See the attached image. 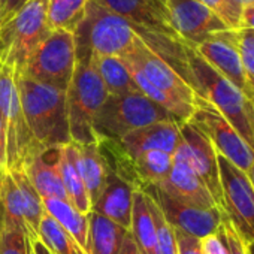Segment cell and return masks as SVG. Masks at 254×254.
<instances>
[{
	"label": "cell",
	"instance_id": "9c48e42d",
	"mask_svg": "<svg viewBox=\"0 0 254 254\" xmlns=\"http://www.w3.org/2000/svg\"><path fill=\"white\" fill-rule=\"evenodd\" d=\"M223 211L245 244L254 242V187L247 172L217 154Z\"/></svg>",
	"mask_w": 254,
	"mask_h": 254
},
{
	"label": "cell",
	"instance_id": "4fadbf2b",
	"mask_svg": "<svg viewBox=\"0 0 254 254\" xmlns=\"http://www.w3.org/2000/svg\"><path fill=\"white\" fill-rule=\"evenodd\" d=\"M159 205L168 223L178 230H183L197 239H203L209 235H214L221 227V223L226 217L224 211L218 206L214 208H199L181 203L154 186L144 189Z\"/></svg>",
	"mask_w": 254,
	"mask_h": 254
},
{
	"label": "cell",
	"instance_id": "ab89813d",
	"mask_svg": "<svg viewBox=\"0 0 254 254\" xmlns=\"http://www.w3.org/2000/svg\"><path fill=\"white\" fill-rule=\"evenodd\" d=\"M239 29H248L254 30V2L242 6L241 14V27Z\"/></svg>",
	"mask_w": 254,
	"mask_h": 254
},
{
	"label": "cell",
	"instance_id": "83f0119b",
	"mask_svg": "<svg viewBox=\"0 0 254 254\" xmlns=\"http://www.w3.org/2000/svg\"><path fill=\"white\" fill-rule=\"evenodd\" d=\"M133 160V168L138 175V180L142 186V190L148 186H159L171 174L174 165V156L165 151H145L138 154Z\"/></svg>",
	"mask_w": 254,
	"mask_h": 254
},
{
	"label": "cell",
	"instance_id": "f35d334b",
	"mask_svg": "<svg viewBox=\"0 0 254 254\" xmlns=\"http://www.w3.org/2000/svg\"><path fill=\"white\" fill-rule=\"evenodd\" d=\"M8 172L6 168V135H5V124L2 114H0V181L3 175Z\"/></svg>",
	"mask_w": 254,
	"mask_h": 254
},
{
	"label": "cell",
	"instance_id": "ee69618b",
	"mask_svg": "<svg viewBox=\"0 0 254 254\" xmlns=\"http://www.w3.org/2000/svg\"><path fill=\"white\" fill-rule=\"evenodd\" d=\"M245 247H247V253L248 254H254V242L245 244Z\"/></svg>",
	"mask_w": 254,
	"mask_h": 254
},
{
	"label": "cell",
	"instance_id": "d6a6232c",
	"mask_svg": "<svg viewBox=\"0 0 254 254\" xmlns=\"http://www.w3.org/2000/svg\"><path fill=\"white\" fill-rule=\"evenodd\" d=\"M197 2L217 14L230 30H238L241 27L242 5L236 0H197Z\"/></svg>",
	"mask_w": 254,
	"mask_h": 254
},
{
	"label": "cell",
	"instance_id": "7bdbcfd3",
	"mask_svg": "<svg viewBox=\"0 0 254 254\" xmlns=\"http://www.w3.org/2000/svg\"><path fill=\"white\" fill-rule=\"evenodd\" d=\"M247 175H248V178H250V181H251V184H253V187H254V165L248 169Z\"/></svg>",
	"mask_w": 254,
	"mask_h": 254
},
{
	"label": "cell",
	"instance_id": "7a4b0ae2",
	"mask_svg": "<svg viewBox=\"0 0 254 254\" xmlns=\"http://www.w3.org/2000/svg\"><path fill=\"white\" fill-rule=\"evenodd\" d=\"M20 102L35 141L42 148L72 142L66 117V91L15 72Z\"/></svg>",
	"mask_w": 254,
	"mask_h": 254
},
{
	"label": "cell",
	"instance_id": "8992f818",
	"mask_svg": "<svg viewBox=\"0 0 254 254\" xmlns=\"http://www.w3.org/2000/svg\"><path fill=\"white\" fill-rule=\"evenodd\" d=\"M168 120L175 118L141 91L123 96H108L96 115L94 132L97 138L120 141L127 133L141 127Z\"/></svg>",
	"mask_w": 254,
	"mask_h": 254
},
{
	"label": "cell",
	"instance_id": "836d02e7",
	"mask_svg": "<svg viewBox=\"0 0 254 254\" xmlns=\"http://www.w3.org/2000/svg\"><path fill=\"white\" fill-rule=\"evenodd\" d=\"M221 230L224 233V239H226V245H227V253L229 254H248L245 242L241 239L238 232L233 229V226L227 220V217H224V220L221 223Z\"/></svg>",
	"mask_w": 254,
	"mask_h": 254
},
{
	"label": "cell",
	"instance_id": "ffe728a7",
	"mask_svg": "<svg viewBox=\"0 0 254 254\" xmlns=\"http://www.w3.org/2000/svg\"><path fill=\"white\" fill-rule=\"evenodd\" d=\"M23 171L42 199L54 197L69 202L60 175V147L38 151L24 165Z\"/></svg>",
	"mask_w": 254,
	"mask_h": 254
},
{
	"label": "cell",
	"instance_id": "484cf974",
	"mask_svg": "<svg viewBox=\"0 0 254 254\" xmlns=\"http://www.w3.org/2000/svg\"><path fill=\"white\" fill-rule=\"evenodd\" d=\"M96 69L103 81V85L109 96H123L139 91L129 69H127L126 63L120 57L112 56H93Z\"/></svg>",
	"mask_w": 254,
	"mask_h": 254
},
{
	"label": "cell",
	"instance_id": "d4e9b609",
	"mask_svg": "<svg viewBox=\"0 0 254 254\" xmlns=\"http://www.w3.org/2000/svg\"><path fill=\"white\" fill-rule=\"evenodd\" d=\"M45 212L51 215L85 250L88 244V214H81L70 202L63 199H42Z\"/></svg>",
	"mask_w": 254,
	"mask_h": 254
},
{
	"label": "cell",
	"instance_id": "d590c367",
	"mask_svg": "<svg viewBox=\"0 0 254 254\" xmlns=\"http://www.w3.org/2000/svg\"><path fill=\"white\" fill-rule=\"evenodd\" d=\"M200 245H202L203 254H229L226 239H224V233H223L221 227L218 229L217 233L200 239Z\"/></svg>",
	"mask_w": 254,
	"mask_h": 254
},
{
	"label": "cell",
	"instance_id": "e0dca14e",
	"mask_svg": "<svg viewBox=\"0 0 254 254\" xmlns=\"http://www.w3.org/2000/svg\"><path fill=\"white\" fill-rule=\"evenodd\" d=\"M196 51L247 97L254 99L238 45L236 30H226L194 47Z\"/></svg>",
	"mask_w": 254,
	"mask_h": 254
},
{
	"label": "cell",
	"instance_id": "603a6c76",
	"mask_svg": "<svg viewBox=\"0 0 254 254\" xmlns=\"http://www.w3.org/2000/svg\"><path fill=\"white\" fill-rule=\"evenodd\" d=\"M127 232L94 211L88 212L87 254H118Z\"/></svg>",
	"mask_w": 254,
	"mask_h": 254
},
{
	"label": "cell",
	"instance_id": "7c38bea8",
	"mask_svg": "<svg viewBox=\"0 0 254 254\" xmlns=\"http://www.w3.org/2000/svg\"><path fill=\"white\" fill-rule=\"evenodd\" d=\"M180 130L181 144L178 145L174 159L184 160L194 171V174L211 193L217 206L223 209V191L220 184L217 151L214 145L190 121L183 123Z\"/></svg>",
	"mask_w": 254,
	"mask_h": 254
},
{
	"label": "cell",
	"instance_id": "cb8c5ba5",
	"mask_svg": "<svg viewBox=\"0 0 254 254\" xmlns=\"http://www.w3.org/2000/svg\"><path fill=\"white\" fill-rule=\"evenodd\" d=\"M76 148H78L79 172L85 184V189L88 191V196L91 200V209H93L94 203L99 200L100 194L105 190L108 171L102 159V154L99 151L97 141L91 144H82V145L76 144Z\"/></svg>",
	"mask_w": 254,
	"mask_h": 254
},
{
	"label": "cell",
	"instance_id": "2e32d148",
	"mask_svg": "<svg viewBox=\"0 0 254 254\" xmlns=\"http://www.w3.org/2000/svg\"><path fill=\"white\" fill-rule=\"evenodd\" d=\"M105 8L129 21L138 35H159L171 39H180L175 33L166 0H96Z\"/></svg>",
	"mask_w": 254,
	"mask_h": 254
},
{
	"label": "cell",
	"instance_id": "30bf717a",
	"mask_svg": "<svg viewBox=\"0 0 254 254\" xmlns=\"http://www.w3.org/2000/svg\"><path fill=\"white\" fill-rule=\"evenodd\" d=\"M211 141L217 154L244 172L254 165V151L235 130V127L206 100L196 96L194 112L189 120Z\"/></svg>",
	"mask_w": 254,
	"mask_h": 254
},
{
	"label": "cell",
	"instance_id": "44dd1931",
	"mask_svg": "<svg viewBox=\"0 0 254 254\" xmlns=\"http://www.w3.org/2000/svg\"><path fill=\"white\" fill-rule=\"evenodd\" d=\"M135 190L138 189H135L130 183L108 171L105 190L91 211L109 218L126 230H130Z\"/></svg>",
	"mask_w": 254,
	"mask_h": 254
},
{
	"label": "cell",
	"instance_id": "c3c4849f",
	"mask_svg": "<svg viewBox=\"0 0 254 254\" xmlns=\"http://www.w3.org/2000/svg\"><path fill=\"white\" fill-rule=\"evenodd\" d=\"M0 66H2V62H0Z\"/></svg>",
	"mask_w": 254,
	"mask_h": 254
},
{
	"label": "cell",
	"instance_id": "7402d4cb",
	"mask_svg": "<svg viewBox=\"0 0 254 254\" xmlns=\"http://www.w3.org/2000/svg\"><path fill=\"white\" fill-rule=\"evenodd\" d=\"M60 175L69 202L84 215L91 212V200L78 166V148L75 142L60 145Z\"/></svg>",
	"mask_w": 254,
	"mask_h": 254
},
{
	"label": "cell",
	"instance_id": "60d3db41",
	"mask_svg": "<svg viewBox=\"0 0 254 254\" xmlns=\"http://www.w3.org/2000/svg\"><path fill=\"white\" fill-rule=\"evenodd\" d=\"M118 254H142L130 232H127V235L124 236V241L121 244V248H120Z\"/></svg>",
	"mask_w": 254,
	"mask_h": 254
},
{
	"label": "cell",
	"instance_id": "9a60e30c",
	"mask_svg": "<svg viewBox=\"0 0 254 254\" xmlns=\"http://www.w3.org/2000/svg\"><path fill=\"white\" fill-rule=\"evenodd\" d=\"M171 24L180 39L199 45L211 36L230 30L223 20L197 0H166Z\"/></svg>",
	"mask_w": 254,
	"mask_h": 254
},
{
	"label": "cell",
	"instance_id": "b9f144b4",
	"mask_svg": "<svg viewBox=\"0 0 254 254\" xmlns=\"http://www.w3.org/2000/svg\"><path fill=\"white\" fill-rule=\"evenodd\" d=\"M32 250H33V253L35 254H54L41 239L39 241H35V242H32Z\"/></svg>",
	"mask_w": 254,
	"mask_h": 254
},
{
	"label": "cell",
	"instance_id": "277c9868",
	"mask_svg": "<svg viewBox=\"0 0 254 254\" xmlns=\"http://www.w3.org/2000/svg\"><path fill=\"white\" fill-rule=\"evenodd\" d=\"M108 96L93 57L88 54L76 59L75 72L66 90V117L72 142L82 145L97 141L94 120Z\"/></svg>",
	"mask_w": 254,
	"mask_h": 254
},
{
	"label": "cell",
	"instance_id": "7dc6e473",
	"mask_svg": "<svg viewBox=\"0 0 254 254\" xmlns=\"http://www.w3.org/2000/svg\"><path fill=\"white\" fill-rule=\"evenodd\" d=\"M30 254H35V253H33V250H32V251H30Z\"/></svg>",
	"mask_w": 254,
	"mask_h": 254
},
{
	"label": "cell",
	"instance_id": "6da1fadb",
	"mask_svg": "<svg viewBox=\"0 0 254 254\" xmlns=\"http://www.w3.org/2000/svg\"><path fill=\"white\" fill-rule=\"evenodd\" d=\"M187 78L196 96L211 103L241 135L254 151V109L253 99L247 97L220 72H217L194 48L184 42Z\"/></svg>",
	"mask_w": 254,
	"mask_h": 254
},
{
	"label": "cell",
	"instance_id": "4316f807",
	"mask_svg": "<svg viewBox=\"0 0 254 254\" xmlns=\"http://www.w3.org/2000/svg\"><path fill=\"white\" fill-rule=\"evenodd\" d=\"M129 232L132 233L142 254H157L156 227L147 203L145 193L142 190H135L133 193L132 226Z\"/></svg>",
	"mask_w": 254,
	"mask_h": 254
},
{
	"label": "cell",
	"instance_id": "3957f363",
	"mask_svg": "<svg viewBox=\"0 0 254 254\" xmlns=\"http://www.w3.org/2000/svg\"><path fill=\"white\" fill-rule=\"evenodd\" d=\"M76 59L93 56L121 57L139 39L138 30L123 17L88 0L81 20L73 29Z\"/></svg>",
	"mask_w": 254,
	"mask_h": 254
},
{
	"label": "cell",
	"instance_id": "f546056e",
	"mask_svg": "<svg viewBox=\"0 0 254 254\" xmlns=\"http://www.w3.org/2000/svg\"><path fill=\"white\" fill-rule=\"evenodd\" d=\"M32 242L21 224L0 206V254H30Z\"/></svg>",
	"mask_w": 254,
	"mask_h": 254
},
{
	"label": "cell",
	"instance_id": "ac0fdd59",
	"mask_svg": "<svg viewBox=\"0 0 254 254\" xmlns=\"http://www.w3.org/2000/svg\"><path fill=\"white\" fill-rule=\"evenodd\" d=\"M181 124L175 120L157 121L127 133L120 139V144L132 159L141 153L157 150L175 154L181 144Z\"/></svg>",
	"mask_w": 254,
	"mask_h": 254
},
{
	"label": "cell",
	"instance_id": "f1b7e54d",
	"mask_svg": "<svg viewBox=\"0 0 254 254\" xmlns=\"http://www.w3.org/2000/svg\"><path fill=\"white\" fill-rule=\"evenodd\" d=\"M41 241L54 253V254H87L85 250L69 235L51 215L45 212L41 227H39Z\"/></svg>",
	"mask_w": 254,
	"mask_h": 254
},
{
	"label": "cell",
	"instance_id": "f6af8a7d",
	"mask_svg": "<svg viewBox=\"0 0 254 254\" xmlns=\"http://www.w3.org/2000/svg\"><path fill=\"white\" fill-rule=\"evenodd\" d=\"M238 3H241L242 6H245V5H248V3H251V2H254V0H236Z\"/></svg>",
	"mask_w": 254,
	"mask_h": 254
},
{
	"label": "cell",
	"instance_id": "52a82bcc",
	"mask_svg": "<svg viewBox=\"0 0 254 254\" xmlns=\"http://www.w3.org/2000/svg\"><path fill=\"white\" fill-rule=\"evenodd\" d=\"M0 114L6 135V168L9 172L23 171L24 165L44 148L30 132L20 102L15 70L6 64L0 66Z\"/></svg>",
	"mask_w": 254,
	"mask_h": 254
},
{
	"label": "cell",
	"instance_id": "ba28073f",
	"mask_svg": "<svg viewBox=\"0 0 254 254\" xmlns=\"http://www.w3.org/2000/svg\"><path fill=\"white\" fill-rule=\"evenodd\" d=\"M76 66V45L73 32L53 30L29 56L23 70L26 76L66 91Z\"/></svg>",
	"mask_w": 254,
	"mask_h": 254
},
{
	"label": "cell",
	"instance_id": "d6986e66",
	"mask_svg": "<svg viewBox=\"0 0 254 254\" xmlns=\"http://www.w3.org/2000/svg\"><path fill=\"white\" fill-rule=\"evenodd\" d=\"M160 191L169 197L191 206L199 208H214L217 206L211 193L194 174V171L184 162L174 159V165L168 178L156 186Z\"/></svg>",
	"mask_w": 254,
	"mask_h": 254
},
{
	"label": "cell",
	"instance_id": "bcb514c9",
	"mask_svg": "<svg viewBox=\"0 0 254 254\" xmlns=\"http://www.w3.org/2000/svg\"><path fill=\"white\" fill-rule=\"evenodd\" d=\"M253 109H254V99H253Z\"/></svg>",
	"mask_w": 254,
	"mask_h": 254
},
{
	"label": "cell",
	"instance_id": "4dcf8cb0",
	"mask_svg": "<svg viewBox=\"0 0 254 254\" xmlns=\"http://www.w3.org/2000/svg\"><path fill=\"white\" fill-rule=\"evenodd\" d=\"M87 3L88 0H48V21L51 29L73 32Z\"/></svg>",
	"mask_w": 254,
	"mask_h": 254
},
{
	"label": "cell",
	"instance_id": "e575fe53",
	"mask_svg": "<svg viewBox=\"0 0 254 254\" xmlns=\"http://www.w3.org/2000/svg\"><path fill=\"white\" fill-rule=\"evenodd\" d=\"M174 232H175L178 254H203L200 239H197L183 230H178V229H174Z\"/></svg>",
	"mask_w": 254,
	"mask_h": 254
},
{
	"label": "cell",
	"instance_id": "8d00e7d4",
	"mask_svg": "<svg viewBox=\"0 0 254 254\" xmlns=\"http://www.w3.org/2000/svg\"><path fill=\"white\" fill-rule=\"evenodd\" d=\"M236 35H238V45H239L241 56L254 60V30L238 29Z\"/></svg>",
	"mask_w": 254,
	"mask_h": 254
},
{
	"label": "cell",
	"instance_id": "1f68e13d",
	"mask_svg": "<svg viewBox=\"0 0 254 254\" xmlns=\"http://www.w3.org/2000/svg\"><path fill=\"white\" fill-rule=\"evenodd\" d=\"M144 191V190H142ZM147 203L150 208V212L153 215L154 227H156V242H157V254H178V247H177V239H175V232L174 227L168 223L165 218L162 209L156 203V200L147 193Z\"/></svg>",
	"mask_w": 254,
	"mask_h": 254
},
{
	"label": "cell",
	"instance_id": "5bb4252c",
	"mask_svg": "<svg viewBox=\"0 0 254 254\" xmlns=\"http://www.w3.org/2000/svg\"><path fill=\"white\" fill-rule=\"evenodd\" d=\"M120 59L133 63L142 75L159 90L169 96L194 106L196 94L191 87L178 75V72L168 64L159 54H156L139 36L135 45Z\"/></svg>",
	"mask_w": 254,
	"mask_h": 254
},
{
	"label": "cell",
	"instance_id": "74e56055",
	"mask_svg": "<svg viewBox=\"0 0 254 254\" xmlns=\"http://www.w3.org/2000/svg\"><path fill=\"white\" fill-rule=\"evenodd\" d=\"M29 0H0V23L11 18Z\"/></svg>",
	"mask_w": 254,
	"mask_h": 254
},
{
	"label": "cell",
	"instance_id": "8fae6325",
	"mask_svg": "<svg viewBox=\"0 0 254 254\" xmlns=\"http://www.w3.org/2000/svg\"><path fill=\"white\" fill-rule=\"evenodd\" d=\"M0 206L27 233L30 242L39 241V227L45 215L41 194L24 171H8L0 181Z\"/></svg>",
	"mask_w": 254,
	"mask_h": 254
},
{
	"label": "cell",
	"instance_id": "5b68a950",
	"mask_svg": "<svg viewBox=\"0 0 254 254\" xmlns=\"http://www.w3.org/2000/svg\"><path fill=\"white\" fill-rule=\"evenodd\" d=\"M53 32L48 0H29L11 18L0 23V62L23 70L29 56Z\"/></svg>",
	"mask_w": 254,
	"mask_h": 254
}]
</instances>
